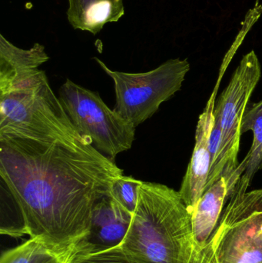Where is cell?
I'll list each match as a JSON object with an SVG mask.
<instances>
[{"label": "cell", "instance_id": "cell-17", "mask_svg": "<svg viewBox=\"0 0 262 263\" xmlns=\"http://www.w3.org/2000/svg\"><path fill=\"white\" fill-rule=\"evenodd\" d=\"M69 258H68V259H65V260L62 261V262H60L59 263H68V259H69Z\"/></svg>", "mask_w": 262, "mask_h": 263}, {"label": "cell", "instance_id": "cell-1", "mask_svg": "<svg viewBox=\"0 0 262 263\" xmlns=\"http://www.w3.org/2000/svg\"><path fill=\"white\" fill-rule=\"evenodd\" d=\"M0 176L31 239L64 256L87 236L94 205L124 176L70 119L0 129Z\"/></svg>", "mask_w": 262, "mask_h": 263}, {"label": "cell", "instance_id": "cell-6", "mask_svg": "<svg viewBox=\"0 0 262 263\" xmlns=\"http://www.w3.org/2000/svg\"><path fill=\"white\" fill-rule=\"evenodd\" d=\"M58 97L77 130L89 138L100 153L115 160L117 155L132 148L136 127L108 107L98 92L68 79L60 87Z\"/></svg>", "mask_w": 262, "mask_h": 263}, {"label": "cell", "instance_id": "cell-14", "mask_svg": "<svg viewBox=\"0 0 262 263\" xmlns=\"http://www.w3.org/2000/svg\"><path fill=\"white\" fill-rule=\"evenodd\" d=\"M69 256H62L40 241L30 238L18 247L4 252L0 263H59Z\"/></svg>", "mask_w": 262, "mask_h": 263}, {"label": "cell", "instance_id": "cell-2", "mask_svg": "<svg viewBox=\"0 0 262 263\" xmlns=\"http://www.w3.org/2000/svg\"><path fill=\"white\" fill-rule=\"evenodd\" d=\"M118 248L132 263H190L195 250L192 213L179 192L143 182L129 230Z\"/></svg>", "mask_w": 262, "mask_h": 263}, {"label": "cell", "instance_id": "cell-7", "mask_svg": "<svg viewBox=\"0 0 262 263\" xmlns=\"http://www.w3.org/2000/svg\"><path fill=\"white\" fill-rule=\"evenodd\" d=\"M55 97L44 71L0 75V129L26 126Z\"/></svg>", "mask_w": 262, "mask_h": 263}, {"label": "cell", "instance_id": "cell-9", "mask_svg": "<svg viewBox=\"0 0 262 263\" xmlns=\"http://www.w3.org/2000/svg\"><path fill=\"white\" fill-rule=\"evenodd\" d=\"M132 214L110 196L94 205L87 236L72 252H97L118 247L129 230Z\"/></svg>", "mask_w": 262, "mask_h": 263}, {"label": "cell", "instance_id": "cell-5", "mask_svg": "<svg viewBox=\"0 0 262 263\" xmlns=\"http://www.w3.org/2000/svg\"><path fill=\"white\" fill-rule=\"evenodd\" d=\"M94 60L114 82V109L135 127L152 117L164 102L182 89L190 70L187 60L172 59L152 70L140 73L118 72Z\"/></svg>", "mask_w": 262, "mask_h": 263}, {"label": "cell", "instance_id": "cell-3", "mask_svg": "<svg viewBox=\"0 0 262 263\" xmlns=\"http://www.w3.org/2000/svg\"><path fill=\"white\" fill-rule=\"evenodd\" d=\"M239 179L206 247L190 263H262V190Z\"/></svg>", "mask_w": 262, "mask_h": 263}, {"label": "cell", "instance_id": "cell-8", "mask_svg": "<svg viewBox=\"0 0 262 263\" xmlns=\"http://www.w3.org/2000/svg\"><path fill=\"white\" fill-rule=\"evenodd\" d=\"M226 70L221 69L218 81L211 94L203 114L198 117L195 130V143L190 162L183 177L179 193L191 213L204 194L210 171L211 158L209 139L214 126V110L217 94Z\"/></svg>", "mask_w": 262, "mask_h": 263}, {"label": "cell", "instance_id": "cell-15", "mask_svg": "<svg viewBox=\"0 0 262 263\" xmlns=\"http://www.w3.org/2000/svg\"><path fill=\"white\" fill-rule=\"evenodd\" d=\"M143 182L132 176H123L112 184L109 196L133 214L138 202V188Z\"/></svg>", "mask_w": 262, "mask_h": 263}, {"label": "cell", "instance_id": "cell-12", "mask_svg": "<svg viewBox=\"0 0 262 263\" xmlns=\"http://www.w3.org/2000/svg\"><path fill=\"white\" fill-rule=\"evenodd\" d=\"M49 60L40 43H35L30 49H22L0 35V75L37 69Z\"/></svg>", "mask_w": 262, "mask_h": 263}, {"label": "cell", "instance_id": "cell-4", "mask_svg": "<svg viewBox=\"0 0 262 263\" xmlns=\"http://www.w3.org/2000/svg\"><path fill=\"white\" fill-rule=\"evenodd\" d=\"M261 77V63L255 51L252 50L241 59L229 84L218 98L214 119L221 126V144L216 159L211 165L206 190L221 176L229 181L230 190L236 185L235 172L239 165L238 157L241 123Z\"/></svg>", "mask_w": 262, "mask_h": 263}, {"label": "cell", "instance_id": "cell-11", "mask_svg": "<svg viewBox=\"0 0 262 263\" xmlns=\"http://www.w3.org/2000/svg\"><path fill=\"white\" fill-rule=\"evenodd\" d=\"M68 3L67 18L72 28L93 35L125 15L124 0H68Z\"/></svg>", "mask_w": 262, "mask_h": 263}, {"label": "cell", "instance_id": "cell-10", "mask_svg": "<svg viewBox=\"0 0 262 263\" xmlns=\"http://www.w3.org/2000/svg\"><path fill=\"white\" fill-rule=\"evenodd\" d=\"M230 196L229 181L221 176L200 198L192 213L193 255L203 250L209 242Z\"/></svg>", "mask_w": 262, "mask_h": 263}, {"label": "cell", "instance_id": "cell-16", "mask_svg": "<svg viewBox=\"0 0 262 263\" xmlns=\"http://www.w3.org/2000/svg\"><path fill=\"white\" fill-rule=\"evenodd\" d=\"M68 263H132L122 254L118 247L97 252H72Z\"/></svg>", "mask_w": 262, "mask_h": 263}, {"label": "cell", "instance_id": "cell-13", "mask_svg": "<svg viewBox=\"0 0 262 263\" xmlns=\"http://www.w3.org/2000/svg\"><path fill=\"white\" fill-rule=\"evenodd\" d=\"M248 131L252 132L253 141L247 156L243 159L246 170L240 179L251 185L255 174L262 168V100L247 108L245 112L241 134Z\"/></svg>", "mask_w": 262, "mask_h": 263}]
</instances>
